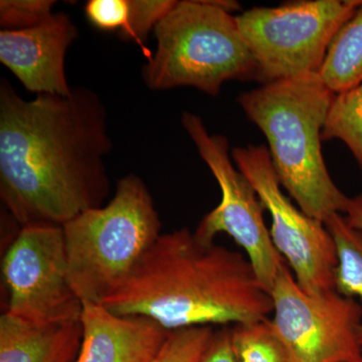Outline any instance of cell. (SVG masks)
<instances>
[{"label": "cell", "instance_id": "cell-1", "mask_svg": "<svg viewBox=\"0 0 362 362\" xmlns=\"http://www.w3.org/2000/svg\"><path fill=\"white\" fill-rule=\"evenodd\" d=\"M107 113L83 86L68 96H20L0 81V199L21 228L63 226L110 192Z\"/></svg>", "mask_w": 362, "mask_h": 362}, {"label": "cell", "instance_id": "cell-2", "mask_svg": "<svg viewBox=\"0 0 362 362\" xmlns=\"http://www.w3.org/2000/svg\"><path fill=\"white\" fill-rule=\"evenodd\" d=\"M103 306L165 329L265 320L274 305L247 256L187 228L160 235Z\"/></svg>", "mask_w": 362, "mask_h": 362}, {"label": "cell", "instance_id": "cell-3", "mask_svg": "<svg viewBox=\"0 0 362 362\" xmlns=\"http://www.w3.org/2000/svg\"><path fill=\"white\" fill-rule=\"evenodd\" d=\"M334 96L314 74L267 83L238 99L265 135L281 187L303 213L323 223L345 214L350 199L331 178L321 146Z\"/></svg>", "mask_w": 362, "mask_h": 362}, {"label": "cell", "instance_id": "cell-4", "mask_svg": "<svg viewBox=\"0 0 362 362\" xmlns=\"http://www.w3.org/2000/svg\"><path fill=\"white\" fill-rule=\"evenodd\" d=\"M161 221L139 176H124L106 206L63 226L69 278L83 304L103 305L160 237Z\"/></svg>", "mask_w": 362, "mask_h": 362}, {"label": "cell", "instance_id": "cell-5", "mask_svg": "<svg viewBox=\"0 0 362 362\" xmlns=\"http://www.w3.org/2000/svg\"><path fill=\"white\" fill-rule=\"evenodd\" d=\"M156 54L143 66L151 90L192 87L218 96L228 81H259V66L235 16L216 1H178L156 25Z\"/></svg>", "mask_w": 362, "mask_h": 362}, {"label": "cell", "instance_id": "cell-6", "mask_svg": "<svg viewBox=\"0 0 362 362\" xmlns=\"http://www.w3.org/2000/svg\"><path fill=\"white\" fill-rule=\"evenodd\" d=\"M362 0H301L252 7L235 16L261 83L319 74L338 30Z\"/></svg>", "mask_w": 362, "mask_h": 362}, {"label": "cell", "instance_id": "cell-7", "mask_svg": "<svg viewBox=\"0 0 362 362\" xmlns=\"http://www.w3.org/2000/svg\"><path fill=\"white\" fill-rule=\"evenodd\" d=\"M181 123L221 192L220 204L204 216L195 235L206 243L214 242L218 233L230 235L244 249L259 282L271 294L286 261L272 240L264 220L265 209L256 190L233 165L225 136L209 134L201 117L190 112L182 114Z\"/></svg>", "mask_w": 362, "mask_h": 362}, {"label": "cell", "instance_id": "cell-8", "mask_svg": "<svg viewBox=\"0 0 362 362\" xmlns=\"http://www.w3.org/2000/svg\"><path fill=\"white\" fill-rule=\"evenodd\" d=\"M274 327L292 362H356L362 357V305L337 290L310 295L283 267L271 291Z\"/></svg>", "mask_w": 362, "mask_h": 362}, {"label": "cell", "instance_id": "cell-9", "mask_svg": "<svg viewBox=\"0 0 362 362\" xmlns=\"http://www.w3.org/2000/svg\"><path fill=\"white\" fill-rule=\"evenodd\" d=\"M6 313L35 324L78 322L84 304L71 287L63 226L21 228L2 261Z\"/></svg>", "mask_w": 362, "mask_h": 362}, {"label": "cell", "instance_id": "cell-10", "mask_svg": "<svg viewBox=\"0 0 362 362\" xmlns=\"http://www.w3.org/2000/svg\"><path fill=\"white\" fill-rule=\"evenodd\" d=\"M232 158L270 214L272 240L298 285L310 295L335 290L337 254L332 235L323 223L307 216L284 194L268 148L235 147Z\"/></svg>", "mask_w": 362, "mask_h": 362}, {"label": "cell", "instance_id": "cell-11", "mask_svg": "<svg viewBox=\"0 0 362 362\" xmlns=\"http://www.w3.org/2000/svg\"><path fill=\"white\" fill-rule=\"evenodd\" d=\"M78 37L77 26L64 13L33 28L1 30L0 63L37 96H68L73 88L66 80V54Z\"/></svg>", "mask_w": 362, "mask_h": 362}, {"label": "cell", "instance_id": "cell-12", "mask_svg": "<svg viewBox=\"0 0 362 362\" xmlns=\"http://www.w3.org/2000/svg\"><path fill=\"white\" fill-rule=\"evenodd\" d=\"M77 362H152L170 334L144 316L118 315L103 305L84 304Z\"/></svg>", "mask_w": 362, "mask_h": 362}, {"label": "cell", "instance_id": "cell-13", "mask_svg": "<svg viewBox=\"0 0 362 362\" xmlns=\"http://www.w3.org/2000/svg\"><path fill=\"white\" fill-rule=\"evenodd\" d=\"M81 321L35 325L4 313L0 317V362H77Z\"/></svg>", "mask_w": 362, "mask_h": 362}, {"label": "cell", "instance_id": "cell-14", "mask_svg": "<svg viewBox=\"0 0 362 362\" xmlns=\"http://www.w3.org/2000/svg\"><path fill=\"white\" fill-rule=\"evenodd\" d=\"M319 76L334 94L362 83V4L331 42Z\"/></svg>", "mask_w": 362, "mask_h": 362}, {"label": "cell", "instance_id": "cell-15", "mask_svg": "<svg viewBox=\"0 0 362 362\" xmlns=\"http://www.w3.org/2000/svg\"><path fill=\"white\" fill-rule=\"evenodd\" d=\"M324 225L337 247L335 290L345 297L359 298L362 303V230L350 226L341 214H333ZM361 343L362 345V324Z\"/></svg>", "mask_w": 362, "mask_h": 362}, {"label": "cell", "instance_id": "cell-16", "mask_svg": "<svg viewBox=\"0 0 362 362\" xmlns=\"http://www.w3.org/2000/svg\"><path fill=\"white\" fill-rule=\"evenodd\" d=\"M344 143L362 170V83L335 94L322 131V141Z\"/></svg>", "mask_w": 362, "mask_h": 362}, {"label": "cell", "instance_id": "cell-17", "mask_svg": "<svg viewBox=\"0 0 362 362\" xmlns=\"http://www.w3.org/2000/svg\"><path fill=\"white\" fill-rule=\"evenodd\" d=\"M230 330L238 362H292L270 319L237 324Z\"/></svg>", "mask_w": 362, "mask_h": 362}, {"label": "cell", "instance_id": "cell-18", "mask_svg": "<svg viewBox=\"0 0 362 362\" xmlns=\"http://www.w3.org/2000/svg\"><path fill=\"white\" fill-rule=\"evenodd\" d=\"M214 334L211 326L171 331L152 362H199Z\"/></svg>", "mask_w": 362, "mask_h": 362}, {"label": "cell", "instance_id": "cell-19", "mask_svg": "<svg viewBox=\"0 0 362 362\" xmlns=\"http://www.w3.org/2000/svg\"><path fill=\"white\" fill-rule=\"evenodd\" d=\"M129 2V20L126 30L121 33V37L131 40L141 47L147 59L152 54L145 47L144 42L151 30L173 8L178 1L175 0H128Z\"/></svg>", "mask_w": 362, "mask_h": 362}, {"label": "cell", "instance_id": "cell-20", "mask_svg": "<svg viewBox=\"0 0 362 362\" xmlns=\"http://www.w3.org/2000/svg\"><path fill=\"white\" fill-rule=\"evenodd\" d=\"M52 0H1L0 25L2 30H25L42 25L54 14Z\"/></svg>", "mask_w": 362, "mask_h": 362}, {"label": "cell", "instance_id": "cell-21", "mask_svg": "<svg viewBox=\"0 0 362 362\" xmlns=\"http://www.w3.org/2000/svg\"><path fill=\"white\" fill-rule=\"evenodd\" d=\"M85 13L95 28L106 32L123 33L129 20L128 0H90L86 4Z\"/></svg>", "mask_w": 362, "mask_h": 362}, {"label": "cell", "instance_id": "cell-22", "mask_svg": "<svg viewBox=\"0 0 362 362\" xmlns=\"http://www.w3.org/2000/svg\"><path fill=\"white\" fill-rule=\"evenodd\" d=\"M199 362H238L230 328H223L214 332L213 339Z\"/></svg>", "mask_w": 362, "mask_h": 362}, {"label": "cell", "instance_id": "cell-23", "mask_svg": "<svg viewBox=\"0 0 362 362\" xmlns=\"http://www.w3.org/2000/svg\"><path fill=\"white\" fill-rule=\"evenodd\" d=\"M344 218L350 226L362 230V194L349 199Z\"/></svg>", "mask_w": 362, "mask_h": 362}, {"label": "cell", "instance_id": "cell-24", "mask_svg": "<svg viewBox=\"0 0 362 362\" xmlns=\"http://www.w3.org/2000/svg\"><path fill=\"white\" fill-rule=\"evenodd\" d=\"M356 362H362V357L361 359H358V361H356Z\"/></svg>", "mask_w": 362, "mask_h": 362}]
</instances>
